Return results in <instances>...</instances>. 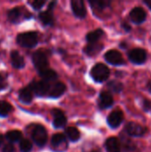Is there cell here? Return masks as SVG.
<instances>
[{"label": "cell", "mask_w": 151, "mask_h": 152, "mask_svg": "<svg viewBox=\"0 0 151 152\" xmlns=\"http://www.w3.org/2000/svg\"><path fill=\"white\" fill-rule=\"evenodd\" d=\"M124 152H138V149L133 142L127 141L126 143H124Z\"/></svg>", "instance_id": "f546056e"}, {"label": "cell", "mask_w": 151, "mask_h": 152, "mask_svg": "<svg viewBox=\"0 0 151 152\" xmlns=\"http://www.w3.org/2000/svg\"><path fill=\"white\" fill-rule=\"evenodd\" d=\"M19 99L23 103H26V104L30 103L33 99V92H32L31 88L29 86H28V87L20 90V94H19Z\"/></svg>", "instance_id": "e0dca14e"}, {"label": "cell", "mask_w": 151, "mask_h": 152, "mask_svg": "<svg viewBox=\"0 0 151 152\" xmlns=\"http://www.w3.org/2000/svg\"><path fill=\"white\" fill-rule=\"evenodd\" d=\"M122 28H123L126 32H130V31H131V29H132L131 26H130L127 22H124V23L122 24Z\"/></svg>", "instance_id": "836d02e7"}, {"label": "cell", "mask_w": 151, "mask_h": 152, "mask_svg": "<svg viewBox=\"0 0 151 152\" xmlns=\"http://www.w3.org/2000/svg\"><path fill=\"white\" fill-rule=\"evenodd\" d=\"M71 7L74 14L78 18H85L86 16V9L82 0H72Z\"/></svg>", "instance_id": "4fadbf2b"}, {"label": "cell", "mask_w": 151, "mask_h": 152, "mask_svg": "<svg viewBox=\"0 0 151 152\" xmlns=\"http://www.w3.org/2000/svg\"><path fill=\"white\" fill-rule=\"evenodd\" d=\"M18 44L22 47L32 48L37 45L38 37L37 34L35 32H25L21 33L17 37Z\"/></svg>", "instance_id": "7a4b0ae2"}, {"label": "cell", "mask_w": 151, "mask_h": 152, "mask_svg": "<svg viewBox=\"0 0 151 152\" xmlns=\"http://www.w3.org/2000/svg\"><path fill=\"white\" fill-rule=\"evenodd\" d=\"M32 60H33V63H34L35 67L39 71H42L48 68V60H47L46 55L44 53V52H42V51L36 52L33 54Z\"/></svg>", "instance_id": "52a82bcc"}, {"label": "cell", "mask_w": 151, "mask_h": 152, "mask_svg": "<svg viewBox=\"0 0 151 152\" xmlns=\"http://www.w3.org/2000/svg\"><path fill=\"white\" fill-rule=\"evenodd\" d=\"M104 58L108 63L114 65V66H122V65L125 64V61L123 58V55L121 54L120 52H118L117 50L108 51L105 53Z\"/></svg>", "instance_id": "277c9868"}, {"label": "cell", "mask_w": 151, "mask_h": 152, "mask_svg": "<svg viewBox=\"0 0 151 152\" xmlns=\"http://www.w3.org/2000/svg\"><path fill=\"white\" fill-rule=\"evenodd\" d=\"M142 109L145 112H150L151 110V102L149 99H144L142 102Z\"/></svg>", "instance_id": "4dcf8cb0"}, {"label": "cell", "mask_w": 151, "mask_h": 152, "mask_svg": "<svg viewBox=\"0 0 151 152\" xmlns=\"http://www.w3.org/2000/svg\"><path fill=\"white\" fill-rule=\"evenodd\" d=\"M5 138L8 140V142H18L20 141H21L22 138V134L20 131L17 130H12V131H9L6 133L5 134Z\"/></svg>", "instance_id": "44dd1931"}, {"label": "cell", "mask_w": 151, "mask_h": 152, "mask_svg": "<svg viewBox=\"0 0 151 152\" xmlns=\"http://www.w3.org/2000/svg\"><path fill=\"white\" fill-rule=\"evenodd\" d=\"M125 130L126 134L132 137H142L147 132V129L145 127L135 122L127 123L125 127Z\"/></svg>", "instance_id": "5b68a950"}, {"label": "cell", "mask_w": 151, "mask_h": 152, "mask_svg": "<svg viewBox=\"0 0 151 152\" xmlns=\"http://www.w3.org/2000/svg\"><path fill=\"white\" fill-rule=\"evenodd\" d=\"M103 48V45L101 43H89V45L85 48V53H87L88 55H95L97 53H99Z\"/></svg>", "instance_id": "d6986e66"}, {"label": "cell", "mask_w": 151, "mask_h": 152, "mask_svg": "<svg viewBox=\"0 0 151 152\" xmlns=\"http://www.w3.org/2000/svg\"><path fill=\"white\" fill-rule=\"evenodd\" d=\"M51 144L53 149L55 151H64L67 147H68V143H67V140L65 138V136L62 134H54L52 138L51 141Z\"/></svg>", "instance_id": "ba28073f"}, {"label": "cell", "mask_w": 151, "mask_h": 152, "mask_svg": "<svg viewBox=\"0 0 151 152\" xmlns=\"http://www.w3.org/2000/svg\"><path fill=\"white\" fill-rule=\"evenodd\" d=\"M32 137H33L35 143L37 146L43 147L46 143V141H47V133H46L45 128L42 126H36L33 131Z\"/></svg>", "instance_id": "8992f818"}, {"label": "cell", "mask_w": 151, "mask_h": 152, "mask_svg": "<svg viewBox=\"0 0 151 152\" xmlns=\"http://www.w3.org/2000/svg\"><path fill=\"white\" fill-rule=\"evenodd\" d=\"M128 59L135 65H142L147 61V53L142 48H134L128 52Z\"/></svg>", "instance_id": "3957f363"}, {"label": "cell", "mask_w": 151, "mask_h": 152, "mask_svg": "<svg viewBox=\"0 0 151 152\" xmlns=\"http://www.w3.org/2000/svg\"><path fill=\"white\" fill-rule=\"evenodd\" d=\"M123 120H124V114L119 110L112 111L107 118L108 125L111 128H117L122 124Z\"/></svg>", "instance_id": "30bf717a"}, {"label": "cell", "mask_w": 151, "mask_h": 152, "mask_svg": "<svg viewBox=\"0 0 151 152\" xmlns=\"http://www.w3.org/2000/svg\"><path fill=\"white\" fill-rule=\"evenodd\" d=\"M130 19L135 24H142L146 20L147 13L142 7L136 6L130 12Z\"/></svg>", "instance_id": "9c48e42d"}, {"label": "cell", "mask_w": 151, "mask_h": 152, "mask_svg": "<svg viewBox=\"0 0 151 152\" xmlns=\"http://www.w3.org/2000/svg\"><path fill=\"white\" fill-rule=\"evenodd\" d=\"M12 110V107L6 102H0V117H6Z\"/></svg>", "instance_id": "4316f807"}, {"label": "cell", "mask_w": 151, "mask_h": 152, "mask_svg": "<svg viewBox=\"0 0 151 152\" xmlns=\"http://www.w3.org/2000/svg\"><path fill=\"white\" fill-rule=\"evenodd\" d=\"M40 76L42 77V78H44V81H51V80H54L57 77V74L55 73V71H53V69H45L42 71H39Z\"/></svg>", "instance_id": "603a6c76"}, {"label": "cell", "mask_w": 151, "mask_h": 152, "mask_svg": "<svg viewBox=\"0 0 151 152\" xmlns=\"http://www.w3.org/2000/svg\"><path fill=\"white\" fill-rule=\"evenodd\" d=\"M55 4H56V2H52V3L49 4V10H50V9H53V5H55ZM49 10H48V11H49Z\"/></svg>", "instance_id": "f35d334b"}, {"label": "cell", "mask_w": 151, "mask_h": 152, "mask_svg": "<svg viewBox=\"0 0 151 152\" xmlns=\"http://www.w3.org/2000/svg\"><path fill=\"white\" fill-rule=\"evenodd\" d=\"M91 152H101V151L99 149H94V150H93Z\"/></svg>", "instance_id": "ab89813d"}, {"label": "cell", "mask_w": 151, "mask_h": 152, "mask_svg": "<svg viewBox=\"0 0 151 152\" xmlns=\"http://www.w3.org/2000/svg\"><path fill=\"white\" fill-rule=\"evenodd\" d=\"M4 139L3 135L0 134V148H1V146L4 145Z\"/></svg>", "instance_id": "74e56055"}, {"label": "cell", "mask_w": 151, "mask_h": 152, "mask_svg": "<svg viewBox=\"0 0 151 152\" xmlns=\"http://www.w3.org/2000/svg\"><path fill=\"white\" fill-rule=\"evenodd\" d=\"M39 19L44 25H52L53 23V17L49 11L43 12L39 14Z\"/></svg>", "instance_id": "cb8c5ba5"}, {"label": "cell", "mask_w": 151, "mask_h": 152, "mask_svg": "<svg viewBox=\"0 0 151 152\" xmlns=\"http://www.w3.org/2000/svg\"><path fill=\"white\" fill-rule=\"evenodd\" d=\"M66 134L69 137V139L72 142H77L80 138V134L78 130L75 127H69L66 130Z\"/></svg>", "instance_id": "484cf974"}, {"label": "cell", "mask_w": 151, "mask_h": 152, "mask_svg": "<svg viewBox=\"0 0 151 152\" xmlns=\"http://www.w3.org/2000/svg\"><path fill=\"white\" fill-rule=\"evenodd\" d=\"M109 69L103 63H97L91 70V77L98 83L106 81L109 78Z\"/></svg>", "instance_id": "6da1fadb"}, {"label": "cell", "mask_w": 151, "mask_h": 152, "mask_svg": "<svg viewBox=\"0 0 151 152\" xmlns=\"http://www.w3.org/2000/svg\"><path fill=\"white\" fill-rule=\"evenodd\" d=\"M45 4L44 1H40V0H36L34 2L31 3V5L33 6L34 9H40L41 7H43V5Z\"/></svg>", "instance_id": "1f68e13d"}, {"label": "cell", "mask_w": 151, "mask_h": 152, "mask_svg": "<svg viewBox=\"0 0 151 152\" xmlns=\"http://www.w3.org/2000/svg\"><path fill=\"white\" fill-rule=\"evenodd\" d=\"M104 35V31L101 28L95 29L90 33L87 34L86 36V39L89 43H96L98 42V40L100 38H101V37Z\"/></svg>", "instance_id": "ffe728a7"}, {"label": "cell", "mask_w": 151, "mask_h": 152, "mask_svg": "<svg viewBox=\"0 0 151 152\" xmlns=\"http://www.w3.org/2000/svg\"><path fill=\"white\" fill-rule=\"evenodd\" d=\"M105 148L107 152H121L120 142L116 137L109 138L105 142Z\"/></svg>", "instance_id": "2e32d148"}, {"label": "cell", "mask_w": 151, "mask_h": 152, "mask_svg": "<svg viewBox=\"0 0 151 152\" xmlns=\"http://www.w3.org/2000/svg\"><path fill=\"white\" fill-rule=\"evenodd\" d=\"M120 47H121V48H123V49H125V48L127 47V44H126V42H123V43H121V44H120Z\"/></svg>", "instance_id": "8d00e7d4"}, {"label": "cell", "mask_w": 151, "mask_h": 152, "mask_svg": "<svg viewBox=\"0 0 151 152\" xmlns=\"http://www.w3.org/2000/svg\"><path fill=\"white\" fill-rule=\"evenodd\" d=\"M114 103L112 95L108 92H102L99 98V107L102 110L110 108Z\"/></svg>", "instance_id": "5bb4252c"}, {"label": "cell", "mask_w": 151, "mask_h": 152, "mask_svg": "<svg viewBox=\"0 0 151 152\" xmlns=\"http://www.w3.org/2000/svg\"><path fill=\"white\" fill-rule=\"evenodd\" d=\"M21 15V12H20V10L19 8H13L12 10H10L8 12V19L10 20V21L12 22H17L20 19Z\"/></svg>", "instance_id": "83f0119b"}, {"label": "cell", "mask_w": 151, "mask_h": 152, "mask_svg": "<svg viewBox=\"0 0 151 152\" xmlns=\"http://www.w3.org/2000/svg\"><path fill=\"white\" fill-rule=\"evenodd\" d=\"M65 90H66V86L61 82H58L49 89L48 92L49 96L51 98H59L64 94Z\"/></svg>", "instance_id": "9a60e30c"}, {"label": "cell", "mask_w": 151, "mask_h": 152, "mask_svg": "<svg viewBox=\"0 0 151 152\" xmlns=\"http://www.w3.org/2000/svg\"><path fill=\"white\" fill-rule=\"evenodd\" d=\"M146 88H147L148 92H149V93H150V94H151V80H150V81H149V82L147 83Z\"/></svg>", "instance_id": "d590c367"}, {"label": "cell", "mask_w": 151, "mask_h": 152, "mask_svg": "<svg viewBox=\"0 0 151 152\" xmlns=\"http://www.w3.org/2000/svg\"><path fill=\"white\" fill-rule=\"evenodd\" d=\"M11 60H12V64L14 68L16 69H21L25 65L24 58L17 52V51H12L11 53Z\"/></svg>", "instance_id": "ac0fdd59"}, {"label": "cell", "mask_w": 151, "mask_h": 152, "mask_svg": "<svg viewBox=\"0 0 151 152\" xmlns=\"http://www.w3.org/2000/svg\"><path fill=\"white\" fill-rule=\"evenodd\" d=\"M90 4L93 9H96L98 11H102L110 5L109 1H90Z\"/></svg>", "instance_id": "d4e9b609"}, {"label": "cell", "mask_w": 151, "mask_h": 152, "mask_svg": "<svg viewBox=\"0 0 151 152\" xmlns=\"http://www.w3.org/2000/svg\"><path fill=\"white\" fill-rule=\"evenodd\" d=\"M108 88L109 89L110 92L115 93V94H119L123 91L124 89V86L121 82L117 81V80H112L110 82H109L108 84Z\"/></svg>", "instance_id": "7402d4cb"}, {"label": "cell", "mask_w": 151, "mask_h": 152, "mask_svg": "<svg viewBox=\"0 0 151 152\" xmlns=\"http://www.w3.org/2000/svg\"><path fill=\"white\" fill-rule=\"evenodd\" d=\"M29 87L31 88L32 92L35 93L38 96H43L46 94L50 89L49 85L45 81H39V82L33 83L29 86Z\"/></svg>", "instance_id": "7c38bea8"}, {"label": "cell", "mask_w": 151, "mask_h": 152, "mask_svg": "<svg viewBox=\"0 0 151 152\" xmlns=\"http://www.w3.org/2000/svg\"><path fill=\"white\" fill-rule=\"evenodd\" d=\"M143 3L149 7V9L151 11V0H144Z\"/></svg>", "instance_id": "e575fe53"}, {"label": "cell", "mask_w": 151, "mask_h": 152, "mask_svg": "<svg viewBox=\"0 0 151 152\" xmlns=\"http://www.w3.org/2000/svg\"><path fill=\"white\" fill-rule=\"evenodd\" d=\"M20 149L21 152H30L31 149H32V144L27 139L21 140L20 142Z\"/></svg>", "instance_id": "f1b7e54d"}, {"label": "cell", "mask_w": 151, "mask_h": 152, "mask_svg": "<svg viewBox=\"0 0 151 152\" xmlns=\"http://www.w3.org/2000/svg\"><path fill=\"white\" fill-rule=\"evenodd\" d=\"M52 115L53 116V125L55 128H62L65 126L67 123V118L64 116L63 112L58 109L52 110Z\"/></svg>", "instance_id": "8fae6325"}, {"label": "cell", "mask_w": 151, "mask_h": 152, "mask_svg": "<svg viewBox=\"0 0 151 152\" xmlns=\"http://www.w3.org/2000/svg\"><path fill=\"white\" fill-rule=\"evenodd\" d=\"M2 152H14V147L11 143L4 144L2 148Z\"/></svg>", "instance_id": "d6a6232c"}]
</instances>
